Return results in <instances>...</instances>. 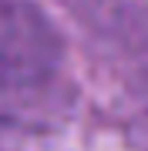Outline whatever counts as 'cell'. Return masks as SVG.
<instances>
[{
  "label": "cell",
  "mask_w": 148,
  "mask_h": 151,
  "mask_svg": "<svg viewBox=\"0 0 148 151\" xmlns=\"http://www.w3.org/2000/svg\"><path fill=\"white\" fill-rule=\"evenodd\" d=\"M71 104L74 81L54 24L27 0H0V128H54Z\"/></svg>",
  "instance_id": "6da1fadb"
},
{
  "label": "cell",
  "mask_w": 148,
  "mask_h": 151,
  "mask_svg": "<svg viewBox=\"0 0 148 151\" xmlns=\"http://www.w3.org/2000/svg\"><path fill=\"white\" fill-rule=\"evenodd\" d=\"M121 131L135 151H148V77L125 94L121 104Z\"/></svg>",
  "instance_id": "7a4b0ae2"
}]
</instances>
